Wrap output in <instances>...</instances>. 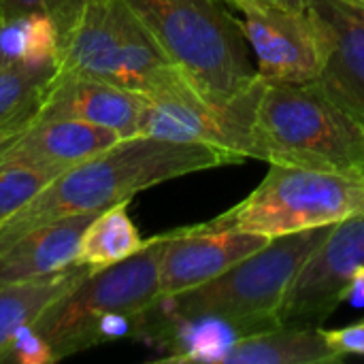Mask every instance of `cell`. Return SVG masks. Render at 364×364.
I'll list each match as a JSON object with an SVG mask.
<instances>
[{
    "label": "cell",
    "mask_w": 364,
    "mask_h": 364,
    "mask_svg": "<svg viewBox=\"0 0 364 364\" xmlns=\"http://www.w3.org/2000/svg\"><path fill=\"white\" fill-rule=\"evenodd\" d=\"M350 303L352 307L356 309H363L364 307V267L356 269V273L352 275L346 292H343V303Z\"/></svg>",
    "instance_id": "cell-25"
},
{
    "label": "cell",
    "mask_w": 364,
    "mask_h": 364,
    "mask_svg": "<svg viewBox=\"0 0 364 364\" xmlns=\"http://www.w3.org/2000/svg\"><path fill=\"white\" fill-rule=\"evenodd\" d=\"M230 9L241 13L243 34L264 83H309L320 77L324 47L309 11L262 0H239Z\"/></svg>",
    "instance_id": "cell-9"
},
{
    "label": "cell",
    "mask_w": 364,
    "mask_h": 364,
    "mask_svg": "<svg viewBox=\"0 0 364 364\" xmlns=\"http://www.w3.org/2000/svg\"><path fill=\"white\" fill-rule=\"evenodd\" d=\"M364 213V175L271 164L262 183L239 205L205 222L269 239L333 226Z\"/></svg>",
    "instance_id": "cell-6"
},
{
    "label": "cell",
    "mask_w": 364,
    "mask_h": 364,
    "mask_svg": "<svg viewBox=\"0 0 364 364\" xmlns=\"http://www.w3.org/2000/svg\"><path fill=\"white\" fill-rule=\"evenodd\" d=\"M331 348L346 356H364V320L337 331H324Z\"/></svg>",
    "instance_id": "cell-24"
},
{
    "label": "cell",
    "mask_w": 364,
    "mask_h": 364,
    "mask_svg": "<svg viewBox=\"0 0 364 364\" xmlns=\"http://www.w3.org/2000/svg\"><path fill=\"white\" fill-rule=\"evenodd\" d=\"M55 77V64L0 66V134L28 124Z\"/></svg>",
    "instance_id": "cell-20"
},
{
    "label": "cell",
    "mask_w": 364,
    "mask_h": 364,
    "mask_svg": "<svg viewBox=\"0 0 364 364\" xmlns=\"http://www.w3.org/2000/svg\"><path fill=\"white\" fill-rule=\"evenodd\" d=\"M53 175L36 168H0V224L43 190Z\"/></svg>",
    "instance_id": "cell-21"
},
{
    "label": "cell",
    "mask_w": 364,
    "mask_h": 364,
    "mask_svg": "<svg viewBox=\"0 0 364 364\" xmlns=\"http://www.w3.org/2000/svg\"><path fill=\"white\" fill-rule=\"evenodd\" d=\"M147 100L149 98L145 94L119 85L81 77H62L55 70V77L47 85L30 122L77 119L111 128L126 139L139 134V122Z\"/></svg>",
    "instance_id": "cell-14"
},
{
    "label": "cell",
    "mask_w": 364,
    "mask_h": 364,
    "mask_svg": "<svg viewBox=\"0 0 364 364\" xmlns=\"http://www.w3.org/2000/svg\"><path fill=\"white\" fill-rule=\"evenodd\" d=\"M333 226L273 237L262 250L211 282L173 296H160L136 318L134 337L149 339L162 326L196 318H277L294 277Z\"/></svg>",
    "instance_id": "cell-2"
},
{
    "label": "cell",
    "mask_w": 364,
    "mask_h": 364,
    "mask_svg": "<svg viewBox=\"0 0 364 364\" xmlns=\"http://www.w3.org/2000/svg\"><path fill=\"white\" fill-rule=\"evenodd\" d=\"M322 326L279 324L277 328L250 335L230 346L218 364H320L339 363Z\"/></svg>",
    "instance_id": "cell-16"
},
{
    "label": "cell",
    "mask_w": 364,
    "mask_h": 364,
    "mask_svg": "<svg viewBox=\"0 0 364 364\" xmlns=\"http://www.w3.org/2000/svg\"><path fill=\"white\" fill-rule=\"evenodd\" d=\"M6 358H13L19 364H49L55 363L53 350L49 348V343L34 331L32 324H26L21 328L15 331L11 346H9V354Z\"/></svg>",
    "instance_id": "cell-23"
},
{
    "label": "cell",
    "mask_w": 364,
    "mask_h": 364,
    "mask_svg": "<svg viewBox=\"0 0 364 364\" xmlns=\"http://www.w3.org/2000/svg\"><path fill=\"white\" fill-rule=\"evenodd\" d=\"M81 0H0V21L26 15V13H47L58 23L60 34L73 23Z\"/></svg>",
    "instance_id": "cell-22"
},
{
    "label": "cell",
    "mask_w": 364,
    "mask_h": 364,
    "mask_svg": "<svg viewBox=\"0 0 364 364\" xmlns=\"http://www.w3.org/2000/svg\"><path fill=\"white\" fill-rule=\"evenodd\" d=\"M60 30L47 13H26L0 21V66L55 64Z\"/></svg>",
    "instance_id": "cell-19"
},
{
    "label": "cell",
    "mask_w": 364,
    "mask_h": 364,
    "mask_svg": "<svg viewBox=\"0 0 364 364\" xmlns=\"http://www.w3.org/2000/svg\"><path fill=\"white\" fill-rule=\"evenodd\" d=\"M119 139V132L87 122L34 119L0 134V168H36L58 177Z\"/></svg>",
    "instance_id": "cell-12"
},
{
    "label": "cell",
    "mask_w": 364,
    "mask_h": 364,
    "mask_svg": "<svg viewBox=\"0 0 364 364\" xmlns=\"http://www.w3.org/2000/svg\"><path fill=\"white\" fill-rule=\"evenodd\" d=\"M350 2H358V4H364V0H350Z\"/></svg>",
    "instance_id": "cell-27"
},
{
    "label": "cell",
    "mask_w": 364,
    "mask_h": 364,
    "mask_svg": "<svg viewBox=\"0 0 364 364\" xmlns=\"http://www.w3.org/2000/svg\"><path fill=\"white\" fill-rule=\"evenodd\" d=\"M364 267V213L333 226L294 277L282 307L279 324L322 326L343 303V292Z\"/></svg>",
    "instance_id": "cell-10"
},
{
    "label": "cell",
    "mask_w": 364,
    "mask_h": 364,
    "mask_svg": "<svg viewBox=\"0 0 364 364\" xmlns=\"http://www.w3.org/2000/svg\"><path fill=\"white\" fill-rule=\"evenodd\" d=\"M128 203L130 200L117 203L94 218L81 239L77 264H85L94 271H100L105 267L126 260L147 243L141 239L134 222L128 215Z\"/></svg>",
    "instance_id": "cell-18"
},
{
    "label": "cell",
    "mask_w": 364,
    "mask_h": 364,
    "mask_svg": "<svg viewBox=\"0 0 364 364\" xmlns=\"http://www.w3.org/2000/svg\"><path fill=\"white\" fill-rule=\"evenodd\" d=\"M264 85L258 75L254 83L224 102L207 100L192 85L149 98L139 134L209 145L226 154L230 164L256 160V122Z\"/></svg>",
    "instance_id": "cell-8"
},
{
    "label": "cell",
    "mask_w": 364,
    "mask_h": 364,
    "mask_svg": "<svg viewBox=\"0 0 364 364\" xmlns=\"http://www.w3.org/2000/svg\"><path fill=\"white\" fill-rule=\"evenodd\" d=\"M166 232L149 239L122 262L90 273L75 290L64 294L32 324L49 343L55 360L81 352L90 324L105 314L139 318L160 299V262Z\"/></svg>",
    "instance_id": "cell-7"
},
{
    "label": "cell",
    "mask_w": 364,
    "mask_h": 364,
    "mask_svg": "<svg viewBox=\"0 0 364 364\" xmlns=\"http://www.w3.org/2000/svg\"><path fill=\"white\" fill-rule=\"evenodd\" d=\"M190 85L213 102L258 79L252 49L224 0H124Z\"/></svg>",
    "instance_id": "cell-4"
},
{
    "label": "cell",
    "mask_w": 364,
    "mask_h": 364,
    "mask_svg": "<svg viewBox=\"0 0 364 364\" xmlns=\"http://www.w3.org/2000/svg\"><path fill=\"white\" fill-rule=\"evenodd\" d=\"M256 160L364 175V126L318 81L267 83L256 122Z\"/></svg>",
    "instance_id": "cell-5"
},
{
    "label": "cell",
    "mask_w": 364,
    "mask_h": 364,
    "mask_svg": "<svg viewBox=\"0 0 364 364\" xmlns=\"http://www.w3.org/2000/svg\"><path fill=\"white\" fill-rule=\"evenodd\" d=\"M55 70L62 77L105 81L147 98L190 85L124 0H81L73 23L60 34Z\"/></svg>",
    "instance_id": "cell-3"
},
{
    "label": "cell",
    "mask_w": 364,
    "mask_h": 364,
    "mask_svg": "<svg viewBox=\"0 0 364 364\" xmlns=\"http://www.w3.org/2000/svg\"><path fill=\"white\" fill-rule=\"evenodd\" d=\"M230 164L228 156L200 143L126 136L113 147L53 177L36 196L0 224V252L53 220L100 213L158 183Z\"/></svg>",
    "instance_id": "cell-1"
},
{
    "label": "cell",
    "mask_w": 364,
    "mask_h": 364,
    "mask_svg": "<svg viewBox=\"0 0 364 364\" xmlns=\"http://www.w3.org/2000/svg\"><path fill=\"white\" fill-rule=\"evenodd\" d=\"M307 11L324 47V64L316 81L364 126V4L309 0Z\"/></svg>",
    "instance_id": "cell-13"
},
{
    "label": "cell",
    "mask_w": 364,
    "mask_h": 364,
    "mask_svg": "<svg viewBox=\"0 0 364 364\" xmlns=\"http://www.w3.org/2000/svg\"><path fill=\"white\" fill-rule=\"evenodd\" d=\"M96 215H66L19 237L0 252V284L38 279L77 264L81 239Z\"/></svg>",
    "instance_id": "cell-15"
},
{
    "label": "cell",
    "mask_w": 364,
    "mask_h": 364,
    "mask_svg": "<svg viewBox=\"0 0 364 364\" xmlns=\"http://www.w3.org/2000/svg\"><path fill=\"white\" fill-rule=\"evenodd\" d=\"M90 273H94V269L73 264L47 277L0 284V360L6 358L17 328L34 324L47 307L75 290Z\"/></svg>",
    "instance_id": "cell-17"
},
{
    "label": "cell",
    "mask_w": 364,
    "mask_h": 364,
    "mask_svg": "<svg viewBox=\"0 0 364 364\" xmlns=\"http://www.w3.org/2000/svg\"><path fill=\"white\" fill-rule=\"evenodd\" d=\"M228 6L239 2V0H224ZM262 2H275V4H282V6H290V9H296V11H307V4L309 0H262Z\"/></svg>",
    "instance_id": "cell-26"
},
{
    "label": "cell",
    "mask_w": 364,
    "mask_h": 364,
    "mask_svg": "<svg viewBox=\"0 0 364 364\" xmlns=\"http://www.w3.org/2000/svg\"><path fill=\"white\" fill-rule=\"evenodd\" d=\"M166 235L160 262V296H173L207 284L271 241L264 235L209 228L205 224L175 228Z\"/></svg>",
    "instance_id": "cell-11"
}]
</instances>
